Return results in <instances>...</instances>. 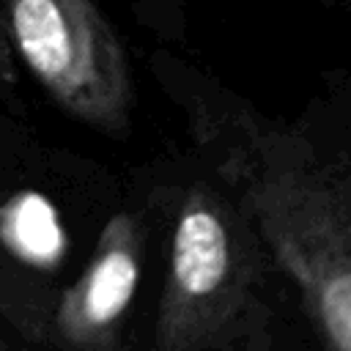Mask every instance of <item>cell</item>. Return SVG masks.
I'll return each mask as SVG.
<instances>
[{"mask_svg": "<svg viewBox=\"0 0 351 351\" xmlns=\"http://www.w3.org/2000/svg\"><path fill=\"white\" fill-rule=\"evenodd\" d=\"M195 137L324 348L351 351V156L230 107L197 112Z\"/></svg>", "mask_w": 351, "mask_h": 351, "instance_id": "1", "label": "cell"}, {"mask_svg": "<svg viewBox=\"0 0 351 351\" xmlns=\"http://www.w3.org/2000/svg\"><path fill=\"white\" fill-rule=\"evenodd\" d=\"M244 211L217 181L181 192L170 219L167 269L148 351H214L250 310L255 252Z\"/></svg>", "mask_w": 351, "mask_h": 351, "instance_id": "2", "label": "cell"}, {"mask_svg": "<svg viewBox=\"0 0 351 351\" xmlns=\"http://www.w3.org/2000/svg\"><path fill=\"white\" fill-rule=\"evenodd\" d=\"M19 58L77 121L121 132L132 82L115 30L93 0H5Z\"/></svg>", "mask_w": 351, "mask_h": 351, "instance_id": "3", "label": "cell"}, {"mask_svg": "<svg viewBox=\"0 0 351 351\" xmlns=\"http://www.w3.org/2000/svg\"><path fill=\"white\" fill-rule=\"evenodd\" d=\"M145 219L112 214L77 280L55 299L52 335L63 351H118L121 329L140 282Z\"/></svg>", "mask_w": 351, "mask_h": 351, "instance_id": "4", "label": "cell"}]
</instances>
